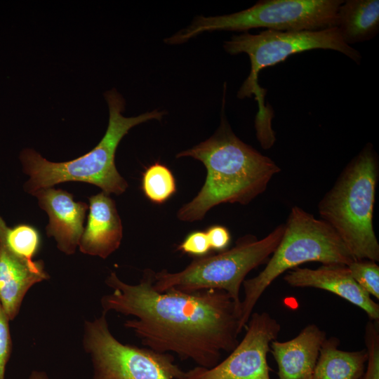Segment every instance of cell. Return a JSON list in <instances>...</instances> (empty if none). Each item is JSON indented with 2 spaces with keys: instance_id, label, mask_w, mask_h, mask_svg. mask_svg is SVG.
<instances>
[{
  "instance_id": "obj_15",
  "label": "cell",
  "mask_w": 379,
  "mask_h": 379,
  "mask_svg": "<svg viewBox=\"0 0 379 379\" xmlns=\"http://www.w3.org/2000/svg\"><path fill=\"white\" fill-rule=\"evenodd\" d=\"M325 331L316 324H308L295 338L287 341L277 340L270 351L278 366L279 379H312Z\"/></svg>"
},
{
  "instance_id": "obj_6",
  "label": "cell",
  "mask_w": 379,
  "mask_h": 379,
  "mask_svg": "<svg viewBox=\"0 0 379 379\" xmlns=\"http://www.w3.org/2000/svg\"><path fill=\"white\" fill-rule=\"evenodd\" d=\"M284 231V224H281L261 239L252 235L245 236L230 249L195 258L180 272L163 270L155 272L153 287L159 292L171 288L187 293L222 290L240 308V288L246 275L271 256Z\"/></svg>"
},
{
  "instance_id": "obj_10",
  "label": "cell",
  "mask_w": 379,
  "mask_h": 379,
  "mask_svg": "<svg viewBox=\"0 0 379 379\" xmlns=\"http://www.w3.org/2000/svg\"><path fill=\"white\" fill-rule=\"evenodd\" d=\"M245 328L227 358L210 368L197 366L185 371L182 379H270L267 354L281 325L267 312H253Z\"/></svg>"
},
{
  "instance_id": "obj_20",
  "label": "cell",
  "mask_w": 379,
  "mask_h": 379,
  "mask_svg": "<svg viewBox=\"0 0 379 379\" xmlns=\"http://www.w3.org/2000/svg\"><path fill=\"white\" fill-rule=\"evenodd\" d=\"M359 286L371 297L379 299V266L375 261L354 260L347 265Z\"/></svg>"
},
{
  "instance_id": "obj_22",
  "label": "cell",
  "mask_w": 379,
  "mask_h": 379,
  "mask_svg": "<svg viewBox=\"0 0 379 379\" xmlns=\"http://www.w3.org/2000/svg\"><path fill=\"white\" fill-rule=\"evenodd\" d=\"M177 250L195 258L208 255L211 248L206 231L190 232L178 246Z\"/></svg>"
},
{
  "instance_id": "obj_17",
  "label": "cell",
  "mask_w": 379,
  "mask_h": 379,
  "mask_svg": "<svg viewBox=\"0 0 379 379\" xmlns=\"http://www.w3.org/2000/svg\"><path fill=\"white\" fill-rule=\"evenodd\" d=\"M340 340L334 336L323 342L312 379H361L368 359L366 349L340 350Z\"/></svg>"
},
{
  "instance_id": "obj_2",
  "label": "cell",
  "mask_w": 379,
  "mask_h": 379,
  "mask_svg": "<svg viewBox=\"0 0 379 379\" xmlns=\"http://www.w3.org/2000/svg\"><path fill=\"white\" fill-rule=\"evenodd\" d=\"M225 95L220 124L214 134L176 155L177 158L199 160L206 169L200 191L178 211L177 217L181 221L201 220L220 204H249L265 191L273 176L281 171L272 159L234 133L225 114Z\"/></svg>"
},
{
  "instance_id": "obj_16",
  "label": "cell",
  "mask_w": 379,
  "mask_h": 379,
  "mask_svg": "<svg viewBox=\"0 0 379 379\" xmlns=\"http://www.w3.org/2000/svg\"><path fill=\"white\" fill-rule=\"evenodd\" d=\"M337 15L336 27L348 46L370 41L379 32L378 0L343 1Z\"/></svg>"
},
{
  "instance_id": "obj_18",
  "label": "cell",
  "mask_w": 379,
  "mask_h": 379,
  "mask_svg": "<svg viewBox=\"0 0 379 379\" xmlns=\"http://www.w3.org/2000/svg\"><path fill=\"white\" fill-rule=\"evenodd\" d=\"M0 242L15 255L33 260L39 250L41 238L34 227L27 224L8 227L0 215Z\"/></svg>"
},
{
  "instance_id": "obj_9",
  "label": "cell",
  "mask_w": 379,
  "mask_h": 379,
  "mask_svg": "<svg viewBox=\"0 0 379 379\" xmlns=\"http://www.w3.org/2000/svg\"><path fill=\"white\" fill-rule=\"evenodd\" d=\"M106 314L84 322L83 346L92 362L93 379H182L185 371L171 354L119 341Z\"/></svg>"
},
{
  "instance_id": "obj_21",
  "label": "cell",
  "mask_w": 379,
  "mask_h": 379,
  "mask_svg": "<svg viewBox=\"0 0 379 379\" xmlns=\"http://www.w3.org/2000/svg\"><path fill=\"white\" fill-rule=\"evenodd\" d=\"M364 342L368 359L361 379H379L378 321L369 320L365 326Z\"/></svg>"
},
{
  "instance_id": "obj_19",
  "label": "cell",
  "mask_w": 379,
  "mask_h": 379,
  "mask_svg": "<svg viewBox=\"0 0 379 379\" xmlns=\"http://www.w3.org/2000/svg\"><path fill=\"white\" fill-rule=\"evenodd\" d=\"M141 187L152 203L162 204L176 192V182L170 168L159 162L149 166L142 173Z\"/></svg>"
},
{
  "instance_id": "obj_23",
  "label": "cell",
  "mask_w": 379,
  "mask_h": 379,
  "mask_svg": "<svg viewBox=\"0 0 379 379\" xmlns=\"http://www.w3.org/2000/svg\"><path fill=\"white\" fill-rule=\"evenodd\" d=\"M9 321L0 302V379H5L6 366L12 352Z\"/></svg>"
},
{
  "instance_id": "obj_14",
  "label": "cell",
  "mask_w": 379,
  "mask_h": 379,
  "mask_svg": "<svg viewBox=\"0 0 379 379\" xmlns=\"http://www.w3.org/2000/svg\"><path fill=\"white\" fill-rule=\"evenodd\" d=\"M48 279L43 260L21 258L0 242V302L10 321L18 314L29 289Z\"/></svg>"
},
{
  "instance_id": "obj_4",
  "label": "cell",
  "mask_w": 379,
  "mask_h": 379,
  "mask_svg": "<svg viewBox=\"0 0 379 379\" xmlns=\"http://www.w3.org/2000/svg\"><path fill=\"white\" fill-rule=\"evenodd\" d=\"M378 178V155L368 143L318 204L321 220L335 231L354 260H379V244L373 225Z\"/></svg>"
},
{
  "instance_id": "obj_24",
  "label": "cell",
  "mask_w": 379,
  "mask_h": 379,
  "mask_svg": "<svg viewBox=\"0 0 379 379\" xmlns=\"http://www.w3.org/2000/svg\"><path fill=\"white\" fill-rule=\"evenodd\" d=\"M206 232L211 250L221 252L227 248L231 241V235L225 227L211 226Z\"/></svg>"
},
{
  "instance_id": "obj_5",
  "label": "cell",
  "mask_w": 379,
  "mask_h": 379,
  "mask_svg": "<svg viewBox=\"0 0 379 379\" xmlns=\"http://www.w3.org/2000/svg\"><path fill=\"white\" fill-rule=\"evenodd\" d=\"M354 260L335 231L324 220L295 206L291 208L277 247L265 268L243 282L239 331L246 327L257 302L285 272L309 262L348 265Z\"/></svg>"
},
{
  "instance_id": "obj_8",
  "label": "cell",
  "mask_w": 379,
  "mask_h": 379,
  "mask_svg": "<svg viewBox=\"0 0 379 379\" xmlns=\"http://www.w3.org/2000/svg\"><path fill=\"white\" fill-rule=\"evenodd\" d=\"M230 55L246 53L251 62L248 77L238 91L240 99L254 95L262 107L261 93L258 79L260 72L277 65L289 56L304 51L324 49L338 51L357 65L361 64V55L352 46L347 45L336 27L316 31L282 32L266 29L256 34L248 32L233 35L223 44Z\"/></svg>"
},
{
  "instance_id": "obj_13",
  "label": "cell",
  "mask_w": 379,
  "mask_h": 379,
  "mask_svg": "<svg viewBox=\"0 0 379 379\" xmlns=\"http://www.w3.org/2000/svg\"><path fill=\"white\" fill-rule=\"evenodd\" d=\"M89 200L87 224L79 241L81 252L107 258L119 247L123 227L114 201L101 192Z\"/></svg>"
},
{
  "instance_id": "obj_3",
  "label": "cell",
  "mask_w": 379,
  "mask_h": 379,
  "mask_svg": "<svg viewBox=\"0 0 379 379\" xmlns=\"http://www.w3.org/2000/svg\"><path fill=\"white\" fill-rule=\"evenodd\" d=\"M109 107V122L105 135L90 152L75 159L51 162L32 149H24L20 154L23 171L29 176L25 183V192L35 191L69 182H82L96 185L109 195L124 193L128 187L115 165V154L122 138L134 126L150 120L160 121L166 112L154 109L136 117L122 114L125 101L115 89L105 93Z\"/></svg>"
},
{
  "instance_id": "obj_1",
  "label": "cell",
  "mask_w": 379,
  "mask_h": 379,
  "mask_svg": "<svg viewBox=\"0 0 379 379\" xmlns=\"http://www.w3.org/2000/svg\"><path fill=\"white\" fill-rule=\"evenodd\" d=\"M154 274L147 268L132 285L111 272L105 284L112 292L101 298L102 312L134 317L124 326L145 347L173 352L207 368L218 364L222 352H230L239 342V307L222 290L159 292L153 287Z\"/></svg>"
},
{
  "instance_id": "obj_11",
  "label": "cell",
  "mask_w": 379,
  "mask_h": 379,
  "mask_svg": "<svg viewBox=\"0 0 379 379\" xmlns=\"http://www.w3.org/2000/svg\"><path fill=\"white\" fill-rule=\"evenodd\" d=\"M284 280L290 286L315 288L333 293L363 310L369 320L379 321V305L352 278L348 266L325 264L317 269L296 267Z\"/></svg>"
},
{
  "instance_id": "obj_12",
  "label": "cell",
  "mask_w": 379,
  "mask_h": 379,
  "mask_svg": "<svg viewBox=\"0 0 379 379\" xmlns=\"http://www.w3.org/2000/svg\"><path fill=\"white\" fill-rule=\"evenodd\" d=\"M32 194L37 198L39 206L48 215L47 236L55 239L60 251L73 254L84 230L88 205L74 201L72 194L53 187L38 190Z\"/></svg>"
},
{
  "instance_id": "obj_7",
  "label": "cell",
  "mask_w": 379,
  "mask_h": 379,
  "mask_svg": "<svg viewBox=\"0 0 379 379\" xmlns=\"http://www.w3.org/2000/svg\"><path fill=\"white\" fill-rule=\"evenodd\" d=\"M343 0H262L239 12L197 16L185 29L165 39L180 44L204 32H248L266 28L282 32L316 31L336 27Z\"/></svg>"
},
{
  "instance_id": "obj_25",
  "label": "cell",
  "mask_w": 379,
  "mask_h": 379,
  "mask_svg": "<svg viewBox=\"0 0 379 379\" xmlns=\"http://www.w3.org/2000/svg\"><path fill=\"white\" fill-rule=\"evenodd\" d=\"M28 379H51L44 371H33Z\"/></svg>"
}]
</instances>
